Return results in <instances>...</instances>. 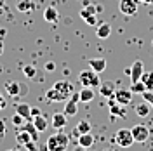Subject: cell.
Wrapping results in <instances>:
<instances>
[{
	"instance_id": "8d00e7d4",
	"label": "cell",
	"mask_w": 153,
	"mask_h": 151,
	"mask_svg": "<svg viewBox=\"0 0 153 151\" xmlns=\"http://www.w3.org/2000/svg\"><path fill=\"white\" fill-rule=\"evenodd\" d=\"M54 70H56L54 63H47V64H45V71H54Z\"/></svg>"
},
{
	"instance_id": "74e56055",
	"label": "cell",
	"mask_w": 153,
	"mask_h": 151,
	"mask_svg": "<svg viewBox=\"0 0 153 151\" xmlns=\"http://www.w3.org/2000/svg\"><path fill=\"white\" fill-rule=\"evenodd\" d=\"M5 104H7V101L4 99V95L0 94V110H4V108H5Z\"/></svg>"
},
{
	"instance_id": "ffe728a7",
	"label": "cell",
	"mask_w": 153,
	"mask_h": 151,
	"mask_svg": "<svg viewBox=\"0 0 153 151\" xmlns=\"http://www.w3.org/2000/svg\"><path fill=\"white\" fill-rule=\"evenodd\" d=\"M16 113H19L25 120H31V106L26 103H21L16 106Z\"/></svg>"
},
{
	"instance_id": "7a4b0ae2",
	"label": "cell",
	"mask_w": 153,
	"mask_h": 151,
	"mask_svg": "<svg viewBox=\"0 0 153 151\" xmlns=\"http://www.w3.org/2000/svg\"><path fill=\"white\" fill-rule=\"evenodd\" d=\"M5 90L9 97H21L28 92V85L23 84V82H18V80H10L5 84Z\"/></svg>"
},
{
	"instance_id": "ac0fdd59",
	"label": "cell",
	"mask_w": 153,
	"mask_h": 151,
	"mask_svg": "<svg viewBox=\"0 0 153 151\" xmlns=\"http://www.w3.org/2000/svg\"><path fill=\"white\" fill-rule=\"evenodd\" d=\"M44 19L47 21V23H57L59 21V12H57L56 7H47V9L44 10Z\"/></svg>"
},
{
	"instance_id": "836d02e7",
	"label": "cell",
	"mask_w": 153,
	"mask_h": 151,
	"mask_svg": "<svg viewBox=\"0 0 153 151\" xmlns=\"http://www.w3.org/2000/svg\"><path fill=\"white\" fill-rule=\"evenodd\" d=\"M23 148H25V150H30V151L37 150V141H30V142H26V144H25Z\"/></svg>"
},
{
	"instance_id": "f35d334b",
	"label": "cell",
	"mask_w": 153,
	"mask_h": 151,
	"mask_svg": "<svg viewBox=\"0 0 153 151\" xmlns=\"http://www.w3.org/2000/svg\"><path fill=\"white\" fill-rule=\"evenodd\" d=\"M4 54V38L0 37V56Z\"/></svg>"
},
{
	"instance_id": "4dcf8cb0",
	"label": "cell",
	"mask_w": 153,
	"mask_h": 151,
	"mask_svg": "<svg viewBox=\"0 0 153 151\" xmlns=\"http://www.w3.org/2000/svg\"><path fill=\"white\" fill-rule=\"evenodd\" d=\"M25 122H26V120H25L19 113H14V116H12V125H14V127H21Z\"/></svg>"
},
{
	"instance_id": "4fadbf2b",
	"label": "cell",
	"mask_w": 153,
	"mask_h": 151,
	"mask_svg": "<svg viewBox=\"0 0 153 151\" xmlns=\"http://www.w3.org/2000/svg\"><path fill=\"white\" fill-rule=\"evenodd\" d=\"M115 90H117V89H115V85L111 84V82H101V84H99V94L103 95V97H106V99L111 97V95L115 94Z\"/></svg>"
},
{
	"instance_id": "30bf717a",
	"label": "cell",
	"mask_w": 153,
	"mask_h": 151,
	"mask_svg": "<svg viewBox=\"0 0 153 151\" xmlns=\"http://www.w3.org/2000/svg\"><path fill=\"white\" fill-rule=\"evenodd\" d=\"M51 122H52V127L59 130V129H65V127H66L68 116L65 113H54V115H52V120H51Z\"/></svg>"
},
{
	"instance_id": "d6a6232c",
	"label": "cell",
	"mask_w": 153,
	"mask_h": 151,
	"mask_svg": "<svg viewBox=\"0 0 153 151\" xmlns=\"http://www.w3.org/2000/svg\"><path fill=\"white\" fill-rule=\"evenodd\" d=\"M85 23L89 24V26H94V24H97V18H96V14H94V16H89V18H85Z\"/></svg>"
},
{
	"instance_id": "e0dca14e",
	"label": "cell",
	"mask_w": 153,
	"mask_h": 151,
	"mask_svg": "<svg viewBox=\"0 0 153 151\" xmlns=\"http://www.w3.org/2000/svg\"><path fill=\"white\" fill-rule=\"evenodd\" d=\"M78 94H80V101H82V103H91L96 97L94 87H82V90H80Z\"/></svg>"
},
{
	"instance_id": "1f68e13d",
	"label": "cell",
	"mask_w": 153,
	"mask_h": 151,
	"mask_svg": "<svg viewBox=\"0 0 153 151\" xmlns=\"http://www.w3.org/2000/svg\"><path fill=\"white\" fill-rule=\"evenodd\" d=\"M141 95H143L144 101H146V103H150V106L153 108V90H148V89H146Z\"/></svg>"
},
{
	"instance_id": "7c38bea8",
	"label": "cell",
	"mask_w": 153,
	"mask_h": 151,
	"mask_svg": "<svg viewBox=\"0 0 153 151\" xmlns=\"http://www.w3.org/2000/svg\"><path fill=\"white\" fill-rule=\"evenodd\" d=\"M92 144H94V135H92L91 132H87V134H80V135H78V146H80L82 150L92 148Z\"/></svg>"
},
{
	"instance_id": "83f0119b",
	"label": "cell",
	"mask_w": 153,
	"mask_h": 151,
	"mask_svg": "<svg viewBox=\"0 0 153 151\" xmlns=\"http://www.w3.org/2000/svg\"><path fill=\"white\" fill-rule=\"evenodd\" d=\"M141 80L144 82V85H146L148 90H153V71L143 73V75H141Z\"/></svg>"
},
{
	"instance_id": "4316f807",
	"label": "cell",
	"mask_w": 153,
	"mask_h": 151,
	"mask_svg": "<svg viewBox=\"0 0 153 151\" xmlns=\"http://www.w3.org/2000/svg\"><path fill=\"white\" fill-rule=\"evenodd\" d=\"M33 2L31 0H19L18 2V10H21V12H31L33 10Z\"/></svg>"
},
{
	"instance_id": "7402d4cb",
	"label": "cell",
	"mask_w": 153,
	"mask_h": 151,
	"mask_svg": "<svg viewBox=\"0 0 153 151\" xmlns=\"http://www.w3.org/2000/svg\"><path fill=\"white\" fill-rule=\"evenodd\" d=\"M56 141H57V151H65L70 146V135L66 134H56Z\"/></svg>"
},
{
	"instance_id": "277c9868",
	"label": "cell",
	"mask_w": 153,
	"mask_h": 151,
	"mask_svg": "<svg viewBox=\"0 0 153 151\" xmlns=\"http://www.w3.org/2000/svg\"><path fill=\"white\" fill-rule=\"evenodd\" d=\"M78 103H80V94H78V92H73V94L66 99V104H65V115H66L68 118H71V116L76 115V111H78V108H76Z\"/></svg>"
},
{
	"instance_id": "d4e9b609",
	"label": "cell",
	"mask_w": 153,
	"mask_h": 151,
	"mask_svg": "<svg viewBox=\"0 0 153 151\" xmlns=\"http://www.w3.org/2000/svg\"><path fill=\"white\" fill-rule=\"evenodd\" d=\"M16 141H18L19 146H25L26 142L33 141V139H31V135H30V134L26 132V130H19V132L16 134Z\"/></svg>"
},
{
	"instance_id": "ba28073f",
	"label": "cell",
	"mask_w": 153,
	"mask_h": 151,
	"mask_svg": "<svg viewBox=\"0 0 153 151\" xmlns=\"http://www.w3.org/2000/svg\"><path fill=\"white\" fill-rule=\"evenodd\" d=\"M54 89L59 90V92L65 95L66 99L73 94V84H71V82H68V80H57L56 84H54Z\"/></svg>"
},
{
	"instance_id": "484cf974",
	"label": "cell",
	"mask_w": 153,
	"mask_h": 151,
	"mask_svg": "<svg viewBox=\"0 0 153 151\" xmlns=\"http://www.w3.org/2000/svg\"><path fill=\"white\" fill-rule=\"evenodd\" d=\"M131 90H132V94H143L144 90H146V85H144L143 80L131 82Z\"/></svg>"
},
{
	"instance_id": "2e32d148",
	"label": "cell",
	"mask_w": 153,
	"mask_h": 151,
	"mask_svg": "<svg viewBox=\"0 0 153 151\" xmlns=\"http://www.w3.org/2000/svg\"><path fill=\"white\" fill-rule=\"evenodd\" d=\"M45 97H47V101H51V103H63V101H66V97L61 94L59 90H56L54 87L49 89L47 92H45Z\"/></svg>"
},
{
	"instance_id": "8992f818",
	"label": "cell",
	"mask_w": 153,
	"mask_h": 151,
	"mask_svg": "<svg viewBox=\"0 0 153 151\" xmlns=\"http://www.w3.org/2000/svg\"><path fill=\"white\" fill-rule=\"evenodd\" d=\"M137 0H120L118 4V9L124 16H134L137 12Z\"/></svg>"
},
{
	"instance_id": "e575fe53",
	"label": "cell",
	"mask_w": 153,
	"mask_h": 151,
	"mask_svg": "<svg viewBox=\"0 0 153 151\" xmlns=\"http://www.w3.org/2000/svg\"><path fill=\"white\" fill-rule=\"evenodd\" d=\"M5 135V123L4 120H0V137H4Z\"/></svg>"
},
{
	"instance_id": "f1b7e54d",
	"label": "cell",
	"mask_w": 153,
	"mask_h": 151,
	"mask_svg": "<svg viewBox=\"0 0 153 151\" xmlns=\"http://www.w3.org/2000/svg\"><path fill=\"white\" fill-rule=\"evenodd\" d=\"M76 130L80 134H87V132H91V123L85 122V120H82V122L76 125Z\"/></svg>"
},
{
	"instance_id": "9a60e30c",
	"label": "cell",
	"mask_w": 153,
	"mask_h": 151,
	"mask_svg": "<svg viewBox=\"0 0 153 151\" xmlns=\"http://www.w3.org/2000/svg\"><path fill=\"white\" fill-rule=\"evenodd\" d=\"M89 68L94 70L96 73H103V71L106 70V59H103V57L91 59V61H89Z\"/></svg>"
},
{
	"instance_id": "8fae6325",
	"label": "cell",
	"mask_w": 153,
	"mask_h": 151,
	"mask_svg": "<svg viewBox=\"0 0 153 151\" xmlns=\"http://www.w3.org/2000/svg\"><path fill=\"white\" fill-rule=\"evenodd\" d=\"M96 35H97V38H101V40H106V38L111 35V26L108 23H99L96 26Z\"/></svg>"
},
{
	"instance_id": "6da1fadb",
	"label": "cell",
	"mask_w": 153,
	"mask_h": 151,
	"mask_svg": "<svg viewBox=\"0 0 153 151\" xmlns=\"http://www.w3.org/2000/svg\"><path fill=\"white\" fill-rule=\"evenodd\" d=\"M78 84L82 87H99L101 80H99V73H96L94 70H84L78 73Z\"/></svg>"
},
{
	"instance_id": "f546056e",
	"label": "cell",
	"mask_w": 153,
	"mask_h": 151,
	"mask_svg": "<svg viewBox=\"0 0 153 151\" xmlns=\"http://www.w3.org/2000/svg\"><path fill=\"white\" fill-rule=\"evenodd\" d=\"M23 71H25L26 78H33V76L37 75V68H35V66H31V64L25 66V68H23Z\"/></svg>"
},
{
	"instance_id": "9c48e42d",
	"label": "cell",
	"mask_w": 153,
	"mask_h": 151,
	"mask_svg": "<svg viewBox=\"0 0 153 151\" xmlns=\"http://www.w3.org/2000/svg\"><path fill=\"white\" fill-rule=\"evenodd\" d=\"M143 63L141 61H136L132 66H131V82H137V80H141V75H143L144 71H143Z\"/></svg>"
},
{
	"instance_id": "ab89813d",
	"label": "cell",
	"mask_w": 153,
	"mask_h": 151,
	"mask_svg": "<svg viewBox=\"0 0 153 151\" xmlns=\"http://www.w3.org/2000/svg\"><path fill=\"white\" fill-rule=\"evenodd\" d=\"M139 4H148V5H153V0H137Z\"/></svg>"
},
{
	"instance_id": "5bb4252c",
	"label": "cell",
	"mask_w": 153,
	"mask_h": 151,
	"mask_svg": "<svg viewBox=\"0 0 153 151\" xmlns=\"http://www.w3.org/2000/svg\"><path fill=\"white\" fill-rule=\"evenodd\" d=\"M23 130H26V132L31 135V139L38 142V139H40V137H38V135H40V132L37 130V127H35L33 120H26V122L23 123Z\"/></svg>"
},
{
	"instance_id": "60d3db41",
	"label": "cell",
	"mask_w": 153,
	"mask_h": 151,
	"mask_svg": "<svg viewBox=\"0 0 153 151\" xmlns=\"http://www.w3.org/2000/svg\"><path fill=\"white\" fill-rule=\"evenodd\" d=\"M5 33H7V30H4V28L0 30V37H2V38L5 37Z\"/></svg>"
},
{
	"instance_id": "603a6c76",
	"label": "cell",
	"mask_w": 153,
	"mask_h": 151,
	"mask_svg": "<svg viewBox=\"0 0 153 151\" xmlns=\"http://www.w3.org/2000/svg\"><path fill=\"white\" fill-rule=\"evenodd\" d=\"M97 12H101V7L99 5H85L84 9L80 10V18L82 19H85V18H89V16H94V14H97Z\"/></svg>"
},
{
	"instance_id": "52a82bcc",
	"label": "cell",
	"mask_w": 153,
	"mask_h": 151,
	"mask_svg": "<svg viewBox=\"0 0 153 151\" xmlns=\"http://www.w3.org/2000/svg\"><path fill=\"white\" fill-rule=\"evenodd\" d=\"M113 97L117 99V103L127 106V104H131V101H132V90L131 89H118V90H115Z\"/></svg>"
},
{
	"instance_id": "44dd1931",
	"label": "cell",
	"mask_w": 153,
	"mask_h": 151,
	"mask_svg": "<svg viewBox=\"0 0 153 151\" xmlns=\"http://www.w3.org/2000/svg\"><path fill=\"white\" fill-rule=\"evenodd\" d=\"M110 115L111 116H120V118H124L125 116V110H124V104H120V103H111L110 104Z\"/></svg>"
},
{
	"instance_id": "5b68a950",
	"label": "cell",
	"mask_w": 153,
	"mask_h": 151,
	"mask_svg": "<svg viewBox=\"0 0 153 151\" xmlns=\"http://www.w3.org/2000/svg\"><path fill=\"white\" fill-rule=\"evenodd\" d=\"M132 137H134V142H146L148 137H150V129L146 125H134L132 129Z\"/></svg>"
},
{
	"instance_id": "cb8c5ba5",
	"label": "cell",
	"mask_w": 153,
	"mask_h": 151,
	"mask_svg": "<svg viewBox=\"0 0 153 151\" xmlns=\"http://www.w3.org/2000/svg\"><path fill=\"white\" fill-rule=\"evenodd\" d=\"M152 110H153V108L150 106V103H146V101H144V103H139L137 106H136V115L144 118V116H148V115H150Z\"/></svg>"
},
{
	"instance_id": "d6986e66",
	"label": "cell",
	"mask_w": 153,
	"mask_h": 151,
	"mask_svg": "<svg viewBox=\"0 0 153 151\" xmlns=\"http://www.w3.org/2000/svg\"><path fill=\"white\" fill-rule=\"evenodd\" d=\"M31 120H33V123H35V127H37L38 132H44V130H47L49 122H47V118H45L44 115H37V116H33Z\"/></svg>"
},
{
	"instance_id": "3957f363",
	"label": "cell",
	"mask_w": 153,
	"mask_h": 151,
	"mask_svg": "<svg viewBox=\"0 0 153 151\" xmlns=\"http://www.w3.org/2000/svg\"><path fill=\"white\" fill-rule=\"evenodd\" d=\"M115 141L120 148H131L134 144L132 130L131 129H118L117 134H115Z\"/></svg>"
},
{
	"instance_id": "d590c367",
	"label": "cell",
	"mask_w": 153,
	"mask_h": 151,
	"mask_svg": "<svg viewBox=\"0 0 153 151\" xmlns=\"http://www.w3.org/2000/svg\"><path fill=\"white\" fill-rule=\"evenodd\" d=\"M37 115H42L40 108H31V118H33V116H37Z\"/></svg>"
}]
</instances>
